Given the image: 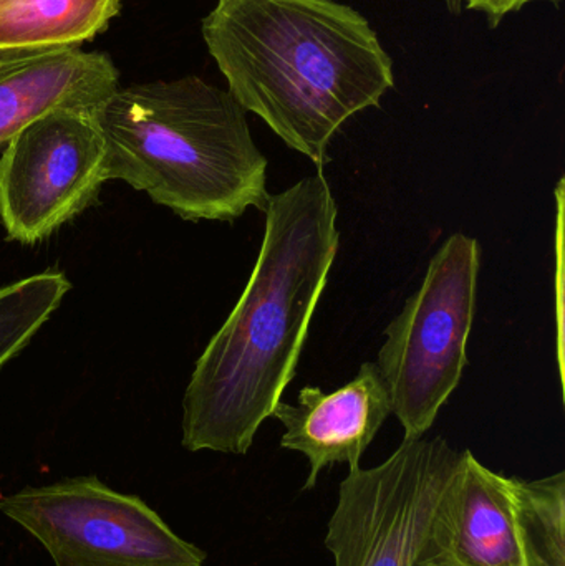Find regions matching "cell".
Listing matches in <instances>:
<instances>
[{
    "instance_id": "obj_7",
    "label": "cell",
    "mask_w": 565,
    "mask_h": 566,
    "mask_svg": "<svg viewBox=\"0 0 565 566\" xmlns=\"http://www.w3.org/2000/svg\"><path fill=\"white\" fill-rule=\"evenodd\" d=\"M106 142L96 112L59 108L23 126L0 155L7 241L36 245L98 202Z\"/></svg>"
},
{
    "instance_id": "obj_8",
    "label": "cell",
    "mask_w": 565,
    "mask_h": 566,
    "mask_svg": "<svg viewBox=\"0 0 565 566\" xmlns=\"http://www.w3.org/2000/svg\"><path fill=\"white\" fill-rule=\"evenodd\" d=\"M284 426L281 446L307 458L311 471L304 491L334 464L360 468L362 458L391 416L390 396L377 365L364 363L357 376L334 392L304 386L297 405L279 402L272 412Z\"/></svg>"
},
{
    "instance_id": "obj_9",
    "label": "cell",
    "mask_w": 565,
    "mask_h": 566,
    "mask_svg": "<svg viewBox=\"0 0 565 566\" xmlns=\"http://www.w3.org/2000/svg\"><path fill=\"white\" fill-rule=\"evenodd\" d=\"M119 86L105 53L82 46L0 49V148L52 109L98 112Z\"/></svg>"
},
{
    "instance_id": "obj_11",
    "label": "cell",
    "mask_w": 565,
    "mask_h": 566,
    "mask_svg": "<svg viewBox=\"0 0 565 566\" xmlns=\"http://www.w3.org/2000/svg\"><path fill=\"white\" fill-rule=\"evenodd\" d=\"M122 7L123 0H0V49L82 46Z\"/></svg>"
},
{
    "instance_id": "obj_10",
    "label": "cell",
    "mask_w": 565,
    "mask_h": 566,
    "mask_svg": "<svg viewBox=\"0 0 565 566\" xmlns=\"http://www.w3.org/2000/svg\"><path fill=\"white\" fill-rule=\"evenodd\" d=\"M431 566H524L516 514V478L481 464L473 452L461 461L437 524Z\"/></svg>"
},
{
    "instance_id": "obj_5",
    "label": "cell",
    "mask_w": 565,
    "mask_h": 566,
    "mask_svg": "<svg viewBox=\"0 0 565 566\" xmlns=\"http://www.w3.org/2000/svg\"><path fill=\"white\" fill-rule=\"evenodd\" d=\"M461 452L423 436L404 439L377 468L348 471L325 537L335 566H431Z\"/></svg>"
},
{
    "instance_id": "obj_2",
    "label": "cell",
    "mask_w": 565,
    "mask_h": 566,
    "mask_svg": "<svg viewBox=\"0 0 565 566\" xmlns=\"http://www.w3.org/2000/svg\"><path fill=\"white\" fill-rule=\"evenodd\" d=\"M201 32L236 102L318 169L338 129L395 86L374 27L337 0H218Z\"/></svg>"
},
{
    "instance_id": "obj_14",
    "label": "cell",
    "mask_w": 565,
    "mask_h": 566,
    "mask_svg": "<svg viewBox=\"0 0 565 566\" xmlns=\"http://www.w3.org/2000/svg\"><path fill=\"white\" fill-rule=\"evenodd\" d=\"M534 2L559 3L561 0H467V9L483 13L491 29H496L510 13L520 12Z\"/></svg>"
},
{
    "instance_id": "obj_15",
    "label": "cell",
    "mask_w": 565,
    "mask_h": 566,
    "mask_svg": "<svg viewBox=\"0 0 565 566\" xmlns=\"http://www.w3.org/2000/svg\"><path fill=\"white\" fill-rule=\"evenodd\" d=\"M441 3L454 17H460L463 10L467 9V0H441Z\"/></svg>"
},
{
    "instance_id": "obj_1",
    "label": "cell",
    "mask_w": 565,
    "mask_h": 566,
    "mask_svg": "<svg viewBox=\"0 0 565 566\" xmlns=\"http://www.w3.org/2000/svg\"><path fill=\"white\" fill-rule=\"evenodd\" d=\"M251 279L196 361L182 398V448L244 455L291 385L341 248L324 169L271 196Z\"/></svg>"
},
{
    "instance_id": "obj_12",
    "label": "cell",
    "mask_w": 565,
    "mask_h": 566,
    "mask_svg": "<svg viewBox=\"0 0 565 566\" xmlns=\"http://www.w3.org/2000/svg\"><path fill=\"white\" fill-rule=\"evenodd\" d=\"M516 514L524 566H565V472L516 478Z\"/></svg>"
},
{
    "instance_id": "obj_3",
    "label": "cell",
    "mask_w": 565,
    "mask_h": 566,
    "mask_svg": "<svg viewBox=\"0 0 565 566\" xmlns=\"http://www.w3.org/2000/svg\"><path fill=\"white\" fill-rule=\"evenodd\" d=\"M96 118L108 181L189 222H234L268 208V158L228 90L198 75L133 83L118 86Z\"/></svg>"
},
{
    "instance_id": "obj_13",
    "label": "cell",
    "mask_w": 565,
    "mask_h": 566,
    "mask_svg": "<svg viewBox=\"0 0 565 566\" xmlns=\"http://www.w3.org/2000/svg\"><path fill=\"white\" fill-rule=\"evenodd\" d=\"M70 290L69 277L55 269L0 286V369L27 348Z\"/></svg>"
},
{
    "instance_id": "obj_4",
    "label": "cell",
    "mask_w": 565,
    "mask_h": 566,
    "mask_svg": "<svg viewBox=\"0 0 565 566\" xmlns=\"http://www.w3.org/2000/svg\"><path fill=\"white\" fill-rule=\"evenodd\" d=\"M481 249L454 232L430 261L420 289L385 328L377 365L404 439L423 438L460 385L477 313Z\"/></svg>"
},
{
    "instance_id": "obj_6",
    "label": "cell",
    "mask_w": 565,
    "mask_h": 566,
    "mask_svg": "<svg viewBox=\"0 0 565 566\" xmlns=\"http://www.w3.org/2000/svg\"><path fill=\"white\" fill-rule=\"evenodd\" d=\"M0 511L45 547L55 566H206V552L182 541L138 495L96 475L25 488Z\"/></svg>"
}]
</instances>
